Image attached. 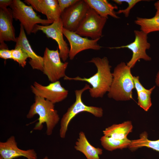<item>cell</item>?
<instances>
[{"label":"cell","instance_id":"1","mask_svg":"<svg viewBox=\"0 0 159 159\" xmlns=\"http://www.w3.org/2000/svg\"><path fill=\"white\" fill-rule=\"evenodd\" d=\"M94 63L97 67V72L90 77L81 78L77 76L70 77L66 76L65 80L85 81L90 84L92 87L89 89L91 96L95 98H102L108 92L112 80L111 66L109 64L108 58L105 57L102 58L94 57L88 62Z\"/></svg>","mask_w":159,"mask_h":159},{"label":"cell","instance_id":"2","mask_svg":"<svg viewBox=\"0 0 159 159\" xmlns=\"http://www.w3.org/2000/svg\"><path fill=\"white\" fill-rule=\"evenodd\" d=\"M131 69L125 62H121L115 68L112 80L108 97L117 101H126L132 99L135 88Z\"/></svg>","mask_w":159,"mask_h":159},{"label":"cell","instance_id":"3","mask_svg":"<svg viewBox=\"0 0 159 159\" xmlns=\"http://www.w3.org/2000/svg\"><path fill=\"white\" fill-rule=\"evenodd\" d=\"M36 114L39 116L38 122L33 129L42 130L43 124L45 123L46 134L48 136L51 135L60 119L57 111L55 109L54 104L44 98L35 96L34 102L31 106L26 118L31 119Z\"/></svg>","mask_w":159,"mask_h":159},{"label":"cell","instance_id":"4","mask_svg":"<svg viewBox=\"0 0 159 159\" xmlns=\"http://www.w3.org/2000/svg\"><path fill=\"white\" fill-rule=\"evenodd\" d=\"M90 88V86L86 84L82 89L75 90V101L68 108L61 119L59 131L61 138L64 139L65 137L69 123L72 119L79 113L85 112L92 114L97 117L102 116L103 110L101 107L87 106L82 101V97L83 92Z\"/></svg>","mask_w":159,"mask_h":159},{"label":"cell","instance_id":"5","mask_svg":"<svg viewBox=\"0 0 159 159\" xmlns=\"http://www.w3.org/2000/svg\"><path fill=\"white\" fill-rule=\"evenodd\" d=\"M9 7L11 10L13 19L20 22L28 35L32 33L36 25L39 24L42 25H47L53 22L47 19H41L32 6L26 5L20 0H13Z\"/></svg>","mask_w":159,"mask_h":159},{"label":"cell","instance_id":"6","mask_svg":"<svg viewBox=\"0 0 159 159\" xmlns=\"http://www.w3.org/2000/svg\"><path fill=\"white\" fill-rule=\"evenodd\" d=\"M43 57L42 72L51 82L59 81L66 76L65 71L68 62L61 61L58 49L53 50L46 47Z\"/></svg>","mask_w":159,"mask_h":159},{"label":"cell","instance_id":"7","mask_svg":"<svg viewBox=\"0 0 159 159\" xmlns=\"http://www.w3.org/2000/svg\"><path fill=\"white\" fill-rule=\"evenodd\" d=\"M107 20V19L101 16L90 8L75 32L82 37L94 39H100Z\"/></svg>","mask_w":159,"mask_h":159},{"label":"cell","instance_id":"8","mask_svg":"<svg viewBox=\"0 0 159 159\" xmlns=\"http://www.w3.org/2000/svg\"><path fill=\"white\" fill-rule=\"evenodd\" d=\"M135 39L132 42L125 45L109 47L110 49H119L127 48L132 52V56L130 60L127 63V65L131 69L133 68L138 61L141 59L149 61L151 58L146 53L151 45L148 41V34L141 30H135Z\"/></svg>","mask_w":159,"mask_h":159},{"label":"cell","instance_id":"9","mask_svg":"<svg viewBox=\"0 0 159 159\" xmlns=\"http://www.w3.org/2000/svg\"><path fill=\"white\" fill-rule=\"evenodd\" d=\"M63 28L60 18L49 25H36L32 33L35 34L38 31H41L48 38L55 40L58 45L60 57L63 61L65 62L69 57V49L64 38Z\"/></svg>","mask_w":159,"mask_h":159},{"label":"cell","instance_id":"10","mask_svg":"<svg viewBox=\"0 0 159 159\" xmlns=\"http://www.w3.org/2000/svg\"><path fill=\"white\" fill-rule=\"evenodd\" d=\"M90 8L85 0H78L65 9L60 16L64 28L75 32Z\"/></svg>","mask_w":159,"mask_h":159},{"label":"cell","instance_id":"11","mask_svg":"<svg viewBox=\"0 0 159 159\" xmlns=\"http://www.w3.org/2000/svg\"><path fill=\"white\" fill-rule=\"evenodd\" d=\"M31 89L35 96L44 98L54 104L63 101L68 94V91L62 86L59 81L47 86L35 82L31 86Z\"/></svg>","mask_w":159,"mask_h":159},{"label":"cell","instance_id":"12","mask_svg":"<svg viewBox=\"0 0 159 159\" xmlns=\"http://www.w3.org/2000/svg\"><path fill=\"white\" fill-rule=\"evenodd\" d=\"M63 33L70 45L69 57L71 60L81 51L88 49L98 50L102 47L98 43L100 39H89L80 36L75 32L68 30L64 28Z\"/></svg>","mask_w":159,"mask_h":159},{"label":"cell","instance_id":"13","mask_svg":"<svg viewBox=\"0 0 159 159\" xmlns=\"http://www.w3.org/2000/svg\"><path fill=\"white\" fill-rule=\"evenodd\" d=\"M13 17L10 8H0V48L8 49L4 41L15 42V30Z\"/></svg>","mask_w":159,"mask_h":159},{"label":"cell","instance_id":"14","mask_svg":"<svg viewBox=\"0 0 159 159\" xmlns=\"http://www.w3.org/2000/svg\"><path fill=\"white\" fill-rule=\"evenodd\" d=\"M0 156L3 159H14L24 157L27 159H37V153L33 149L23 150L17 145L15 137L11 136L6 141L0 142Z\"/></svg>","mask_w":159,"mask_h":159},{"label":"cell","instance_id":"15","mask_svg":"<svg viewBox=\"0 0 159 159\" xmlns=\"http://www.w3.org/2000/svg\"><path fill=\"white\" fill-rule=\"evenodd\" d=\"M37 11L45 15L47 19L54 21L60 18L61 12L57 0H25Z\"/></svg>","mask_w":159,"mask_h":159},{"label":"cell","instance_id":"16","mask_svg":"<svg viewBox=\"0 0 159 159\" xmlns=\"http://www.w3.org/2000/svg\"><path fill=\"white\" fill-rule=\"evenodd\" d=\"M22 47L29 56V63L33 69L43 70V57L37 54L32 49L26 37L23 26L20 24V30L19 35L16 37L15 47Z\"/></svg>","mask_w":159,"mask_h":159},{"label":"cell","instance_id":"17","mask_svg":"<svg viewBox=\"0 0 159 159\" xmlns=\"http://www.w3.org/2000/svg\"><path fill=\"white\" fill-rule=\"evenodd\" d=\"M74 148L83 153L87 159H100L99 156L102 154V150L91 145L83 131L79 132Z\"/></svg>","mask_w":159,"mask_h":159},{"label":"cell","instance_id":"18","mask_svg":"<svg viewBox=\"0 0 159 159\" xmlns=\"http://www.w3.org/2000/svg\"><path fill=\"white\" fill-rule=\"evenodd\" d=\"M90 7L94 10L99 15L107 19L110 16L114 18H120L115 10L118 7L113 6L107 0H85Z\"/></svg>","mask_w":159,"mask_h":159},{"label":"cell","instance_id":"19","mask_svg":"<svg viewBox=\"0 0 159 159\" xmlns=\"http://www.w3.org/2000/svg\"><path fill=\"white\" fill-rule=\"evenodd\" d=\"M133 128L132 122L128 120L119 124H113L103 131L104 135L113 138L123 140L131 132Z\"/></svg>","mask_w":159,"mask_h":159},{"label":"cell","instance_id":"20","mask_svg":"<svg viewBox=\"0 0 159 159\" xmlns=\"http://www.w3.org/2000/svg\"><path fill=\"white\" fill-rule=\"evenodd\" d=\"M143 147L151 148L159 152V139L150 140L148 138L147 132H144L140 134L139 139L131 140L128 148L131 151H134Z\"/></svg>","mask_w":159,"mask_h":159},{"label":"cell","instance_id":"21","mask_svg":"<svg viewBox=\"0 0 159 159\" xmlns=\"http://www.w3.org/2000/svg\"><path fill=\"white\" fill-rule=\"evenodd\" d=\"M134 23L140 26V30L147 34L159 31V16H154L150 18L137 17Z\"/></svg>","mask_w":159,"mask_h":159},{"label":"cell","instance_id":"22","mask_svg":"<svg viewBox=\"0 0 159 159\" xmlns=\"http://www.w3.org/2000/svg\"><path fill=\"white\" fill-rule=\"evenodd\" d=\"M100 141L103 148L109 151L128 148L131 142V140L127 138L119 140L105 135L101 138Z\"/></svg>","mask_w":159,"mask_h":159},{"label":"cell","instance_id":"23","mask_svg":"<svg viewBox=\"0 0 159 159\" xmlns=\"http://www.w3.org/2000/svg\"><path fill=\"white\" fill-rule=\"evenodd\" d=\"M155 87L154 86L146 91L137 93L138 105L145 111H148L152 106L151 95Z\"/></svg>","mask_w":159,"mask_h":159},{"label":"cell","instance_id":"24","mask_svg":"<svg viewBox=\"0 0 159 159\" xmlns=\"http://www.w3.org/2000/svg\"><path fill=\"white\" fill-rule=\"evenodd\" d=\"M11 51L12 59L18 63L20 66L24 67L26 65V60L29 58L26 52L19 46L15 47L14 49Z\"/></svg>","mask_w":159,"mask_h":159},{"label":"cell","instance_id":"25","mask_svg":"<svg viewBox=\"0 0 159 159\" xmlns=\"http://www.w3.org/2000/svg\"><path fill=\"white\" fill-rule=\"evenodd\" d=\"M145 0H113L112 1L116 4L120 5L123 2L128 4V6L126 9H120L116 13L117 14H123L125 17H127L129 15L130 10L138 2Z\"/></svg>","mask_w":159,"mask_h":159},{"label":"cell","instance_id":"26","mask_svg":"<svg viewBox=\"0 0 159 159\" xmlns=\"http://www.w3.org/2000/svg\"><path fill=\"white\" fill-rule=\"evenodd\" d=\"M78 1V0H58L61 13L65 9L73 5Z\"/></svg>","mask_w":159,"mask_h":159},{"label":"cell","instance_id":"27","mask_svg":"<svg viewBox=\"0 0 159 159\" xmlns=\"http://www.w3.org/2000/svg\"><path fill=\"white\" fill-rule=\"evenodd\" d=\"M133 80L134 83L135 88V89L137 93L142 91H146V89L142 85L139 81V77L138 76H133Z\"/></svg>","mask_w":159,"mask_h":159},{"label":"cell","instance_id":"28","mask_svg":"<svg viewBox=\"0 0 159 159\" xmlns=\"http://www.w3.org/2000/svg\"><path fill=\"white\" fill-rule=\"evenodd\" d=\"M0 57L4 59H12L11 50L3 49L0 50Z\"/></svg>","mask_w":159,"mask_h":159},{"label":"cell","instance_id":"29","mask_svg":"<svg viewBox=\"0 0 159 159\" xmlns=\"http://www.w3.org/2000/svg\"><path fill=\"white\" fill-rule=\"evenodd\" d=\"M13 0H0V8H6L12 4Z\"/></svg>","mask_w":159,"mask_h":159},{"label":"cell","instance_id":"30","mask_svg":"<svg viewBox=\"0 0 159 159\" xmlns=\"http://www.w3.org/2000/svg\"><path fill=\"white\" fill-rule=\"evenodd\" d=\"M154 6L156 11L154 16H159V0L154 3Z\"/></svg>","mask_w":159,"mask_h":159},{"label":"cell","instance_id":"31","mask_svg":"<svg viewBox=\"0 0 159 159\" xmlns=\"http://www.w3.org/2000/svg\"><path fill=\"white\" fill-rule=\"evenodd\" d=\"M155 82L156 85L159 87V70L156 76Z\"/></svg>","mask_w":159,"mask_h":159},{"label":"cell","instance_id":"32","mask_svg":"<svg viewBox=\"0 0 159 159\" xmlns=\"http://www.w3.org/2000/svg\"><path fill=\"white\" fill-rule=\"evenodd\" d=\"M43 159H49V158L47 156H46L43 158Z\"/></svg>","mask_w":159,"mask_h":159},{"label":"cell","instance_id":"33","mask_svg":"<svg viewBox=\"0 0 159 159\" xmlns=\"http://www.w3.org/2000/svg\"><path fill=\"white\" fill-rule=\"evenodd\" d=\"M0 159H3L0 156Z\"/></svg>","mask_w":159,"mask_h":159},{"label":"cell","instance_id":"34","mask_svg":"<svg viewBox=\"0 0 159 159\" xmlns=\"http://www.w3.org/2000/svg\"></svg>","mask_w":159,"mask_h":159},{"label":"cell","instance_id":"35","mask_svg":"<svg viewBox=\"0 0 159 159\" xmlns=\"http://www.w3.org/2000/svg\"></svg>","mask_w":159,"mask_h":159}]
</instances>
